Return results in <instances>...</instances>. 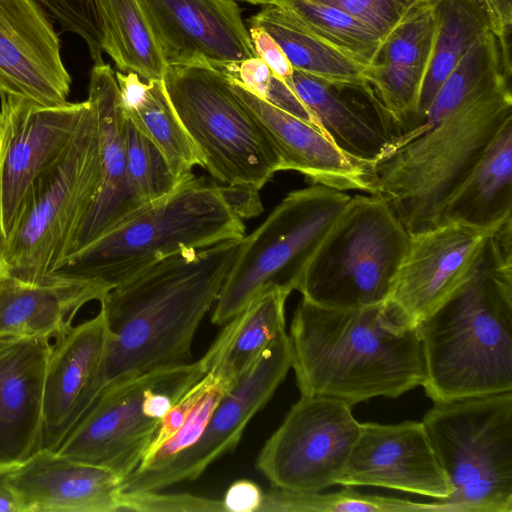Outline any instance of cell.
<instances>
[{
	"mask_svg": "<svg viewBox=\"0 0 512 512\" xmlns=\"http://www.w3.org/2000/svg\"><path fill=\"white\" fill-rule=\"evenodd\" d=\"M240 240L169 256L110 289L100 301L108 339L102 390L191 362L195 333L215 304Z\"/></svg>",
	"mask_w": 512,
	"mask_h": 512,
	"instance_id": "obj_1",
	"label": "cell"
},
{
	"mask_svg": "<svg viewBox=\"0 0 512 512\" xmlns=\"http://www.w3.org/2000/svg\"><path fill=\"white\" fill-rule=\"evenodd\" d=\"M288 338L301 396L334 399L353 407L375 397L396 398L422 386L418 328L404 325L388 300L335 309L302 298Z\"/></svg>",
	"mask_w": 512,
	"mask_h": 512,
	"instance_id": "obj_2",
	"label": "cell"
},
{
	"mask_svg": "<svg viewBox=\"0 0 512 512\" xmlns=\"http://www.w3.org/2000/svg\"><path fill=\"white\" fill-rule=\"evenodd\" d=\"M417 328L433 403L512 391V216L490 232L469 279Z\"/></svg>",
	"mask_w": 512,
	"mask_h": 512,
	"instance_id": "obj_3",
	"label": "cell"
},
{
	"mask_svg": "<svg viewBox=\"0 0 512 512\" xmlns=\"http://www.w3.org/2000/svg\"><path fill=\"white\" fill-rule=\"evenodd\" d=\"M510 121V78L503 75L373 164L372 195L387 202L409 234L436 226L447 200Z\"/></svg>",
	"mask_w": 512,
	"mask_h": 512,
	"instance_id": "obj_4",
	"label": "cell"
},
{
	"mask_svg": "<svg viewBox=\"0 0 512 512\" xmlns=\"http://www.w3.org/2000/svg\"><path fill=\"white\" fill-rule=\"evenodd\" d=\"M245 232L221 186L193 175L65 257L51 274L115 287L169 256L240 240Z\"/></svg>",
	"mask_w": 512,
	"mask_h": 512,
	"instance_id": "obj_5",
	"label": "cell"
},
{
	"mask_svg": "<svg viewBox=\"0 0 512 512\" xmlns=\"http://www.w3.org/2000/svg\"><path fill=\"white\" fill-rule=\"evenodd\" d=\"M100 184L98 124L89 102L68 149L34 180L9 236L2 240L6 270L31 282L50 275L67 256Z\"/></svg>",
	"mask_w": 512,
	"mask_h": 512,
	"instance_id": "obj_6",
	"label": "cell"
},
{
	"mask_svg": "<svg viewBox=\"0 0 512 512\" xmlns=\"http://www.w3.org/2000/svg\"><path fill=\"white\" fill-rule=\"evenodd\" d=\"M410 234L382 198L351 196L310 260L298 291L318 306L355 309L386 302Z\"/></svg>",
	"mask_w": 512,
	"mask_h": 512,
	"instance_id": "obj_7",
	"label": "cell"
},
{
	"mask_svg": "<svg viewBox=\"0 0 512 512\" xmlns=\"http://www.w3.org/2000/svg\"><path fill=\"white\" fill-rule=\"evenodd\" d=\"M163 83L202 167L219 185L260 191L281 171L273 144L232 90L224 68L168 66Z\"/></svg>",
	"mask_w": 512,
	"mask_h": 512,
	"instance_id": "obj_8",
	"label": "cell"
},
{
	"mask_svg": "<svg viewBox=\"0 0 512 512\" xmlns=\"http://www.w3.org/2000/svg\"><path fill=\"white\" fill-rule=\"evenodd\" d=\"M421 422L450 512H512V391L435 402Z\"/></svg>",
	"mask_w": 512,
	"mask_h": 512,
	"instance_id": "obj_9",
	"label": "cell"
},
{
	"mask_svg": "<svg viewBox=\"0 0 512 512\" xmlns=\"http://www.w3.org/2000/svg\"><path fill=\"white\" fill-rule=\"evenodd\" d=\"M351 196L313 184L291 191L251 234L214 304L211 321L224 325L270 289L298 290L306 268Z\"/></svg>",
	"mask_w": 512,
	"mask_h": 512,
	"instance_id": "obj_10",
	"label": "cell"
},
{
	"mask_svg": "<svg viewBox=\"0 0 512 512\" xmlns=\"http://www.w3.org/2000/svg\"><path fill=\"white\" fill-rule=\"evenodd\" d=\"M360 425L345 402L301 396L263 445L256 468L272 487L322 492L337 484Z\"/></svg>",
	"mask_w": 512,
	"mask_h": 512,
	"instance_id": "obj_11",
	"label": "cell"
},
{
	"mask_svg": "<svg viewBox=\"0 0 512 512\" xmlns=\"http://www.w3.org/2000/svg\"><path fill=\"white\" fill-rule=\"evenodd\" d=\"M290 368L287 335L264 350L237 378L193 445L160 468L133 471L122 480V491H159L197 479L214 461L237 446L249 421L269 402Z\"/></svg>",
	"mask_w": 512,
	"mask_h": 512,
	"instance_id": "obj_12",
	"label": "cell"
},
{
	"mask_svg": "<svg viewBox=\"0 0 512 512\" xmlns=\"http://www.w3.org/2000/svg\"><path fill=\"white\" fill-rule=\"evenodd\" d=\"M0 237L14 225L34 180L71 144L89 102L47 106L0 93Z\"/></svg>",
	"mask_w": 512,
	"mask_h": 512,
	"instance_id": "obj_13",
	"label": "cell"
},
{
	"mask_svg": "<svg viewBox=\"0 0 512 512\" xmlns=\"http://www.w3.org/2000/svg\"><path fill=\"white\" fill-rule=\"evenodd\" d=\"M190 363L103 389L57 452L74 461L111 470L123 480L139 466L160 425V420L143 411L146 392L181 375Z\"/></svg>",
	"mask_w": 512,
	"mask_h": 512,
	"instance_id": "obj_14",
	"label": "cell"
},
{
	"mask_svg": "<svg viewBox=\"0 0 512 512\" xmlns=\"http://www.w3.org/2000/svg\"><path fill=\"white\" fill-rule=\"evenodd\" d=\"M491 231L450 221L410 234L390 298L398 319L417 328L472 275Z\"/></svg>",
	"mask_w": 512,
	"mask_h": 512,
	"instance_id": "obj_15",
	"label": "cell"
},
{
	"mask_svg": "<svg viewBox=\"0 0 512 512\" xmlns=\"http://www.w3.org/2000/svg\"><path fill=\"white\" fill-rule=\"evenodd\" d=\"M167 66L230 68L255 57L235 0H138Z\"/></svg>",
	"mask_w": 512,
	"mask_h": 512,
	"instance_id": "obj_16",
	"label": "cell"
},
{
	"mask_svg": "<svg viewBox=\"0 0 512 512\" xmlns=\"http://www.w3.org/2000/svg\"><path fill=\"white\" fill-rule=\"evenodd\" d=\"M341 486H375L444 501L450 485L422 422H365L337 479Z\"/></svg>",
	"mask_w": 512,
	"mask_h": 512,
	"instance_id": "obj_17",
	"label": "cell"
},
{
	"mask_svg": "<svg viewBox=\"0 0 512 512\" xmlns=\"http://www.w3.org/2000/svg\"><path fill=\"white\" fill-rule=\"evenodd\" d=\"M60 48L36 0H0V93L47 106L67 103L71 77Z\"/></svg>",
	"mask_w": 512,
	"mask_h": 512,
	"instance_id": "obj_18",
	"label": "cell"
},
{
	"mask_svg": "<svg viewBox=\"0 0 512 512\" xmlns=\"http://www.w3.org/2000/svg\"><path fill=\"white\" fill-rule=\"evenodd\" d=\"M107 339L101 311L55 339L45 374L41 449L57 451L98 398Z\"/></svg>",
	"mask_w": 512,
	"mask_h": 512,
	"instance_id": "obj_19",
	"label": "cell"
},
{
	"mask_svg": "<svg viewBox=\"0 0 512 512\" xmlns=\"http://www.w3.org/2000/svg\"><path fill=\"white\" fill-rule=\"evenodd\" d=\"M227 73L232 90L273 144L281 171H296L313 184L340 191L373 194L371 164L352 158L318 127L252 94L233 74Z\"/></svg>",
	"mask_w": 512,
	"mask_h": 512,
	"instance_id": "obj_20",
	"label": "cell"
},
{
	"mask_svg": "<svg viewBox=\"0 0 512 512\" xmlns=\"http://www.w3.org/2000/svg\"><path fill=\"white\" fill-rule=\"evenodd\" d=\"M50 339L0 335V470L41 449Z\"/></svg>",
	"mask_w": 512,
	"mask_h": 512,
	"instance_id": "obj_21",
	"label": "cell"
},
{
	"mask_svg": "<svg viewBox=\"0 0 512 512\" xmlns=\"http://www.w3.org/2000/svg\"><path fill=\"white\" fill-rule=\"evenodd\" d=\"M23 512L120 511L122 478L111 470L40 449L8 472Z\"/></svg>",
	"mask_w": 512,
	"mask_h": 512,
	"instance_id": "obj_22",
	"label": "cell"
},
{
	"mask_svg": "<svg viewBox=\"0 0 512 512\" xmlns=\"http://www.w3.org/2000/svg\"><path fill=\"white\" fill-rule=\"evenodd\" d=\"M98 124L101 184L97 197L77 231L68 255L78 251L142 207L127 181L126 123L115 71L108 64L94 65L88 99ZM66 256V257H67Z\"/></svg>",
	"mask_w": 512,
	"mask_h": 512,
	"instance_id": "obj_23",
	"label": "cell"
},
{
	"mask_svg": "<svg viewBox=\"0 0 512 512\" xmlns=\"http://www.w3.org/2000/svg\"><path fill=\"white\" fill-rule=\"evenodd\" d=\"M435 35L434 2L416 4L382 39L364 71V85L403 131L414 124Z\"/></svg>",
	"mask_w": 512,
	"mask_h": 512,
	"instance_id": "obj_24",
	"label": "cell"
},
{
	"mask_svg": "<svg viewBox=\"0 0 512 512\" xmlns=\"http://www.w3.org/2000/svg\"><path fill=\"white\" fill-rule=\"evenodd\" d=\"M315 118L319 128L346 154L375 164L396 150L403 133L370 91L365 101L348 98L336 87L294 70L285 81Z\"/></svg>",
	"mask_w": 512,
	"mask_h": 512,
	"instance_id": "obj_25",
	"label": "cell"
},
{
	"mask_svg": "<svg viewBox=\"0 0 512 512\" xmlns=\"http://www.w3.org/2000/svg\"><path fill=\"white\" fill-rule=\"evenodd\" d=\"M92 279L50 274L25 281L7 270L0 277V335L56 339L73 326L78 311L112 289Z\"/></svg>",
	"mask_w": 512,
	"mask_h": 512,
	"instance_id": "obj_26",
	"label": "cell"
},
{
	"mask_svg": "<svg viewBox=\"0 0 512 512\" xmlns=\"http://www.w3.org/2000/svg\"><path fill=\"white\" fill-rule=\"evenodd\" d=\"M511 215L512 121L498 132L447 200L438 224L455 221L492 231Z\"/></svg>",
	"mask_w": 512,
	"mask_h": 512,
	"instance_id": "obj_27",
	"label": "cell"
},
{
	"mask_svg": "<svg viewBox=\"0 0 512 512\" xmlns=\"http://www.w3.org/2000/svg\"><path fill=\"white\" fill-rule=\"evenodd\" d=\"M280 45L294 70L336 87H363L366 66L322 38L284 2L265 5L247 20Z\"/></svg>",
	"mask_w": 512,
	"mask_h": 512,
	"instance_id": "obj_28",
	"label": "cell"
},
{
	"mask_svg": "<svg viewBox=\"0 0 512 512\" xmlns=\"http://www.w3.org/2000/svg\"><path fill=\"white\" fill-rule=\"evenodd\" d=\"M288 292L270 289L227 322L205 356L223 378L234 383L261 353L287 336L285 303Z\"/></svg>",
	"mask_w": 512,
	"mask_h": 512,
	"instance_id": "obj_29",
	"label": "cell"
},
{
	"mask_svg": "<svg viewBox=\"0 0 512 512\" xmlns=\"http://www.w3.org/2000/svg\"><path fill=\"white\" fill-rule=\"evenodd\" d=\"M102 51L118 71L163 80L167 64L138 0H95Z\"/></svg>",
	"mask_w": 512,
	"mask_h": 512,
	"instance_id": "obj_30",
	"label": "cell"
},
{
	"mask_svg": "<svg viewBox=\"0 0 512 512\" xmlns=\"http://www.w3.org/2000/svg\"><path fill=\"white\" fill-rule=\"evenodd\" d=\"M436 35L423 82L413 128L407 143L431 105L437 91L468 48L490 31L478 0H436Z\"/></svg>",
	"mask_w": 512,
	"mask_h": 512,
	"instance_id": "obj_31",
	"label": "cell"
},
{
	"mask_svg": "<svg viewBox=\"0 0 512 512\" xmlns=\"http://www.w3.org/2000/svg\"><path fill=\"white\" fill-rule=\"evenodd\" d=\"M503 75L511 77V71L504 63L497 38L487 31L468 48L443 82L409 141L435 126L479 89Z\"/></svg>",
	"mask_w": 512,
	"mask_h": 512,
	"instance_id": "obj_32",
	"label": "cell"
},
{
	"mask_svg": "<svg viewBox=\"0 0 512 512\" xmlns=\"http://www.w3.org/2000/svg\"><path fill=\"white\" fill-rule=\"evenodd\" d=\"M147 82L140 104L123 113L163 152L176 177L185 181L193 176L195 166H202L201 157L167 97L163 80Z\"/></svg>",
	"mask_w": 512,
	"mask_h": 512,
	"instance_id": "obj_33",
	"label": "cell"
},
{
	"mask_svg": "<svg viewBox=\"0 0 512 512\" xmlns=\"http://www.w3.org/2000/svg\"><path fill=\"white\" fill-rule=\"evenodd\" d=\"M449 512L440 501L430 503L360 493L352 487L331 493H299L272 487L264 492L258 512Z\"/></svg>",
	"mask_w": 512,
	"mask_h": 512,
	"instance_id": "obj_34",
	"label": "cell"
},
{
	"mask_svg": "<svg viewBox=\"0 0 512 512\" xmlns=\"http://www.w3.org/2000/svg\"><path fill=\"white\" fill-rule=\"evenodd\" d=\"M284 2L314 32L362 65L375 61L382 38L359 19L319 0Z\"/></svg>",
	"mask_w": 512,
	"mask_h": 512,
	"instance_id": "obj_35",
	"label": "cell"
},
{
	"mask_svg": "<svg viewBox=\"0 0 512 512\" xmlns=\"http://www.w3.org/2000/svg\"><path fill=\"white\" fill-rule=\"evenodd\" d=\"M126 159L130 193L142 206L171 193L183 182L176 177L163 152L129 119Z\"/></svg>",
	"mask_w": 512,
	"mask_h": 512,
	"instance_id": "obj_36",
	"label": "cell"
},
{
	"mask_svg": "<svg viewBox=\"0 0 512 512\" xmlns=\"http://www.w3.org/2000/svg\"><path fill=\"white\" fill-rule=\"evenodd\" d=\"M233 383L221 375L195 405L184 424L135 470H153L164 466L175 455L193 445L201 436L218 402ZM134 470V471H135Z\"/></svg>",
	"mask_w": 512,
	"mask_h": 512,
	"instance_id": "obj_37",
	"label": "cell"
},
{
	"mask_svg": "<svg viewBox=\"0 0 512 512\" xmlns=\"http://www.w3.org/2000/svg\"><path fill=\"white\" fill-rule=\"evenodd\" d=\"M120 511L138 512H224L222 500L189 493L162 494L159 491H122Z\"/></svg>",
	"mask_w": 512,
	"mask_h": 512,
	"instance_id": "obj_38",
	"label": "cell"
},
{
	"mask_svg": "<svg viewBox=\"0 0 512 512\" xmlns=\"http://www.w3.org/2000/svg\"><path fill=\"white\" fill-rule=\"evenodd\" d=\"M359 19L382 39L418 3L413 0H319Z\"/></svg>",
	"mask_w": 512,
	"mask_h": 512,
	"instance_id": "obj_39",
	"label": "cell"
},
{
	"mask_svg": "<svg viewBox=\"0 0 512 512\" xmlns=\"http://www.w3.org/2000/svg\"><path fill=\"white\" fill-rule=\"evenodd\" d=\"M219 377L220 374L211 369L184 392L174 403L169 412L160 420L159 428L143 460L152 455L180 429L195 405Z\"/></svg>",
	"mask_w": 512,
	"mask_h": 512,
	"instance_id": "obj_40",
	"label": "cell"
},
{
	"mask_svg": "<svg viewBox=\"0 0 512 512\" xmlns=\"http://www.w3.org/2000/svg\"><path fill=\"white\" fill-rule=\"evenodd\" d=\"M487 19L489 30L497 38L504 63L511 71L510 33L512 0H478Z\"/></svg>",
	"mask_w": 512,
	"mask_h": 512,
	"instance_id": "obj_41",
	"label": "cell"
},
{
	"mask_svg": "<svg viewBox=\"0 0 512 512\" xmlns=\"http://www.w3.org/2000/svg\"><path fill=\"white\" fill-rule=\"evenodd\" d=\"M248 32L256 56L267 64L274 75L287 81L294 69L280 45L258 25L249 24Z\"/></svg>",
	"mask_w": 512,
	"mask_h": 512,
	"instance_id": "obj_42",
	"label": "cell"
},
{
	"mask_svg": "<svg viewBox=\"0 0 512 512\" xmlns=\"http://www.w3.org/2000/svg\"><path fill=\"white\" fill-rule=\"evenodd\" d=\"M263 100L267 101L278 109L319 128L312 113L294 92V90L284 80L274 74L271 76Z\"/></svg>",
	"mask_w": 512,
	"mask_h": 512,
	"instance_id": "obj_43",
	"label": "cell"
},
{
	"mask_svg": "<svg viewBox=\"0 0 512 512\" xmlns=\"http://www.w3.org/2000/svg\"><path fill=\"white\" fill-rule=\"evenodd\" d=\"M264 492L253 481L247 479L232 483L222 499L225 511L258 512Z\"/></svg>",
	"mask_w": 512,
	"mask_h": 512,
	"instance_id": "obj_44",
	"label": "cell"
},
{
	"mask_svg": "<svg viewBox=\"0 0 512 512\" xmlns=\"http://www.w3.org/2000/svg\"><path fill=\"white\" fill-rule=\"evenodd\" d=\"M227 71V70H226ZM233 74L252 94L264 98L272 71L259 57H251L237 64Z\"/></svg>",
	"mask_w": 512,
	"mask_h": 512,
	"instance_id": "obj_45",
	"label": "cell"
},
{
	"mask_svg": "<svg viewBox=\"0 0 512 512\" xmlns=\"http://www.w3.org/2000/svg\"><path fill=\"white\" fill-rule=\"evenodd\" d=\"M220 186L230 207L241 219L254 217L262 212L260 191L244 187Z\"/></svg>",
	"mask_w": 512,
	"mask_h": 512,
	"instance_id": "obj_46",
	"label": "cell"
},
{
	"mask_svg": "<svg viewBox=\"0 0 512 512\" xmlns=\"http://www.w3.org/2000/svg\"><path fill=\"white\" fill-rule=\"evenodd\" d=\"M8 472L0 470V512H23L22 507L8 482Z\"/></svg>",
	"mask_w": 512,
	"mask_h": 512,
	"instance_id": "obj_47",
	"label": "cell"
},
{
	"mask_svg": "<svg viewBox=\"0 0 512 512\" xmlns=\"http://www.w3.org/2000/svg\"><path fill=\"white\" fill-rule=\"evenodd\" d=\"M254 5H283L284 0H243Z\"/></svg>",
	"mask_w": 512,
	"mask_h": 512,
	"instance_id": "obj_48",
	"label": "cell"
},
{
	"mask_svg": "<svg viewBox=\"0 0 512 512\" xmlns=\"http://www.w3.org/2000/svg\"><path fill=\"white\" fill-rule=\"evenodd\" d=\"M2 249H3V241H2V238L0 237V277L6 270V267H5V265L3 263V259H2Z\"/></svg>",
	"mask_w": 512,
	"mask_h": 512,
	"instance_id": "obj_49",
	"label": "cell"
},
{
	"mask_svg": "<svg viewBox=\"0 0 512 512\" xmlns=\"http://www.w3.org/2000/svg\"><path fill=\"white\" fill-rule=\"evenodd\" d=\"M40 6L43 8V10L46 12L48 8L50 7L52 0H36Z\"/></svg>",
	"mask_w": 512,
	"mask_h": 512,
	"instance_id": "obj_50",
	"label": "cell"
},
{
	"mask_svg": "<svg viewBox=\"0 0 512 512\" xmlns=\"http://www.w3.org/2000/svg\"><path fill=\"white\" fill-rule=\"evenodd\" d=\"M415 3H433L436 0H413Z\"/></svg>",
	"mask_w": 512,
	"mask_h": 512,
	"instance_id": "obj_51",
	"label": "cell"
}]
</instances>
